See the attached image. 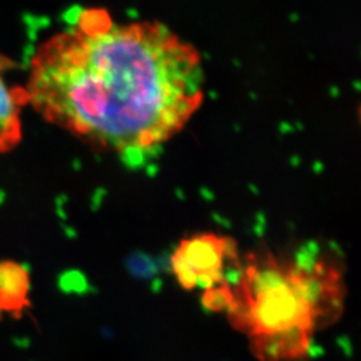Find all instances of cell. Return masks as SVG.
Segmentation results:
<instances>
[{
    "label": "cell",
    "instance_id": "obj_1",
    "mask_svg": "<svg viewBox=\"0 0 361 361\" xmlns=\"http://www.w3.org/2000/svg\"><path fill=\"white\" fill-rule=\"evenodd\" d=\"M199 51L161 22L82 10L30 64L28 103L47 122L124 161L156 154L202 106Z\"/></svg>",
    "mask_w": 361,
    "mask_h": 361
},
{
    "label": "cell",
    "instance_id": "obj_2",
    "mask_svg": "<svg viewBox=\"0 0 361 361\" xmlns=\"http://www.w3.org/2000/svg\"><path fill=\"white\" fill-rule=\"evenodd\" d=\"M202 305L225 313L261 361H304L313 337L341 316L345 273L319 245L283 254L257 250L241 256L226 283L201 293Z\"/></svg>",
    "mask_w": 361,
    "mask_h": 361
},
{
    "label": "cell",
    "instance_id": "obj_3",
    "mask_svg": "<svg viewBox=\"0 0 361 361\" xmlns=\"http://www.w3.org/2000/svg\"><path fill=\"white\" fill-rule=\"evenodd\" d=\"M240 258L234 240L203 232L179 242L170 257V269L183 289L205 293L226 283Z\"/></svg>",
    "mask_w": 361,
    "mask_h": 361
},
{
    "label": "cell",
    "instance_id": "obj_4",
    "mask_svg": "<svg viewBox=\"0 0 361 361\" xmlns=\"http://www.w3.org/2000/svg\"><path fill=\"white\" fill-rule=\"evenodd\" d=\"M31 280L23 265L15 261L0 262V316L18 317L30 307Z\"/></svg>",
    "mask_w": 361,
    "mask_h": 361
},
{
    "label": "cell",
    "instance_id": "obj_5",
    "mask_svg": "<svg viewBox=\"0 0 361 361\" xmlns=\"http://www.w3.org/2000/svg\"><path fill=\"white\" fill-rule=\"evenodd\" d=\"M28 103L24 90L11 89L0 78V154L15 148L22 138V110Z\"/></svg>",
    "mask_w": 361,
    "mask_h": 361
}]
</instances>
